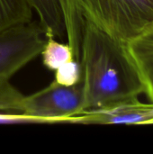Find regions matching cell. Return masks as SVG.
<instances>
[{"mask_svg": "<svg viewBox=\"0 0 153 154\" xmlns=\"http://www.w3.org/2000/svg\"><path fill=\"white\" fill-rule=\"evenodd\" d=\"M85 111L139 97L143 86L123 42L84 19L80 43Z\"/></svg>", "mask_w": 153, "mask_h": 154, "instance_id": "obj_1", "label": "cell"}, {"mask_svg": "<svg viewBox=\"0 0 153 154\" xmlns=\"http://www.w3.org/2000/svg\"><path fill=\"white\" fill-rule=\"evenodd\" d=\"M87 19L124 43L153 22V0H77Z\"/></svg>", "mask_w": 153, "mask_h": 154, "instance_id": "obj_2", "label": "cell"}, {"mask_svg": "<svg viewBox=\"0 0 153 154\" xmlns=\"http://www.w3.org/2000/svg\"><path fill=\"white\" fill-rule=\"evenodd\" d=\"M85 110L83 79L72 86L55 80L41 90L23 97L21 112L44 123L70 122Z\"/></svg>", "mask_w": 153, "mask_h": 154, "instance_id": "obj_3", "label": "cell"}, {"mask_svg": "<svg viewBox=\"0 0 153 154\" xmlns=\"http://www.w3.org/2000/svg\"><path fill=\"white\" fill-rule=\"evenodd\" d=\"M45 37L40 23L31 22L0 32V83L8 82L18 70L41 55Z\"/></svg>", "mask_w": 153, "mask_h": 154, "instance_id": "obj_4", "label": "cell"}, {"mask_svg": "<svg viewBox=\"0 0 153 154\" xmlns=\"http://www.w3.org/2000/svg\"><path fill=\"white\" fill-rule=\"evenodd\" d=\"M69 123L83 125L153 124V103L145 104L134 97L102 108L85 111Z\"/></svg>", "mask_w": 153, "mask_h": 154, "instance_id": "obj_5", "label": "cell"}, {"mask_svg": "<svg viewBox=\"0 0 153 154\" xmlns=\"http://www.w3.org/2000/svg\"><path fill=\"white\" fill-rule=\"evenodd\" d=\"M124 45L143 86V94L153 103V22Z\"/></svg>", "mask_w": 153, "mask_h": 154, "instance_id": "obj_6", "label": "cell"}, {"mask_svg": "<svg viewBox=\"0 0 153 154\" xmlns=\"http://www.w3.org/2000/svg\"><path fill=\"white\" fill-rule=\"evenodd\" d=\"M38 14L40 25L47 38H63L66 35L65 18L60 0H28Z\"/></svg>", "mask_w": 153, "mask_h": 154, "instance_id": "obj_7", "label": "cell"}, {"mask_svg": "<svg viewBox=\"0 0 153 154\" xmlns=\"http://www.w3.org/2000/svg\"><path fill=\"white\" fill-rule=\"evenodd\" d=\"M60 2L65 18L68 44L72 49L74 59L79 60L84 17L78 8L77 0H60Z\"/></svg>", "mask_w": 153, "mask_h": 154, "instance_id": "obj_8", "label": "cell"}, {"mask_svg": "<svg viewBox=\"0 0 153 154\" xmlns=\"http://www.w3.org/2000/svg\"><path fill=\"white\" fill-rule=\"evenodd\" d=\"M32 8L28 0H0V32L32 21Z\"/></svg>", "mask_w": 153, "mask_h": 154, "instance_id": "obj_9", "label": "cell"}, {"mask_svg": "<svg viewBox=\"0 0 153 154\" xmlns=\"http://www.w3.org/2000/svg\"><path fill=\"white\" fill-rule=\"evenodd\" d=\"M43 65L50 69L56 70L66 62L74 59L71 47L67 43H61L55 38H47L45 45L41 52Z\"/></svg>", "mask_w": 153, "mask_h": 154, "instance_id": "obj_10", "label": "cell"}, {"mask_svg": "<svg viewBox=\"0 0 153 154\" xmlns=\"http://www.w3.org/2000/svg\"><path fill=\"white\" fill-rule=\"evenodd\" d=\"M83 79V69L79 60L75 59L66 62L55 70V81L64 85L72 86Z\"/></svg>", "mask_w": 153, "mask_h": 154, "instance_id": "obj_11", "label": "cell"}, {"mask_svg": "<svg viewBox=\"0 0 153 154\" xmlns=\"http://www.w3.org/2000/svg\"><path fill=\"white\" fill-rule=\"evenodd\" d=\"M23 97L24 96L9 81L0 83V111L21 112Z\"/></svg>", "mask_w": 153, "mask_h": 154, "instance_id": "obj_12", "label": "cell"}, {"mask_svg": "<svg viewBox=\"0 0 153 154\" xmlns=\"http://www.w3.org/2000/svg\"><path fill=\"white\" fill-rule=\"evenodd\" d=\"M29 123H44L42 120L25 115L22 112L19 113H3L0 111V125H14V124H29Z\"/></svg>", "mask_w": 153, "mask_h": 154, "instance_id": "obj_13", "label": "cell"}]
</instances>
